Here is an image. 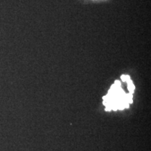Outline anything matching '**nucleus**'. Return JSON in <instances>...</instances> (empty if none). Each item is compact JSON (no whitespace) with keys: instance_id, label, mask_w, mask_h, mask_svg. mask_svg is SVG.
<instances>
[{"instance_id":"obj_1","label":"nucleus","mask_w":151,"mask_h":151,"mask_svg":"<svg viewBox=\"0 0 151 151\" xmlns=\"http://www.w3.org/2000/svg\"><path fill=\"white\" fill-rule=\"evenodd\" d=\"M103 99L106 111L111 109L114 111L117 109L122 110L129 108V104L132 103V94H126L121 88L120 82L116 80L111 86L107 95L103 97Z\"/></svg>"},{"instance_id":"obj_2","label":"nucleus","mask_w":151,"mask_h":151,"mask_svg":"<svg viewBox=\"0 0 151 151\" xmlns=\"http://www.w3.org/2000/svg\"><path fill=\"white\" fill-rule=\"evenodd\" d=\"M127 83H128L127 87H128V90H129V93L133 94V93H134V88H135V87H134V84H133L132 81L129 79V80H128L127 81Z\"/></svg>"},{"instance_id":"obj_3","label":"nucleus","mask_w":151,"mask_h":151,"mask_svg":"<svg viewBox=\"0 0 151 151\" xmlns=\"http://www.w3.org/2000/svg\"><path fill=\"white\" fill-rule=\"evenodd\" d=\"M121 79L122 80V81H124V82H127L128 80H129L130 79V78H129V76L127 75H122L121 76Z\"/></svg>"}]
</instances>
